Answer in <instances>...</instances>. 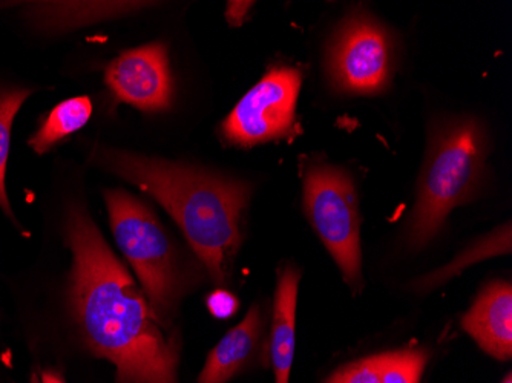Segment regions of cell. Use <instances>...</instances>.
I'll return each mask as SVG.
<instances>
[{
  "label": "cell",
  "instance_id": "obj_1",
  "mask_svg": "<svg viewBox=\"0 0 512 383\" xmlns=\"http://www.w3.org/2000/svg\"><path fill=\"white\" fill-rule=\"evenodd\" d=\"M66 238L71 302L91 350L115 365L120 383H178L174 338L80 206L69 209Z\"/></svg>",
  "mask_w": 512,
  "mask_h": 383
},
{
  "label": "cell",
  "instance_id": "obj_2",
  "mask_svg": "<svg viewBox=\"0 0 512 383\" xmlns=\"http://www.w3.org/2000/svg\"><path fill=\"white\" fill-rule=\"evenodd\" d=\"M100 166L145 190L168 210L212 281L226 284L240 250L249 184L163 158L103 149Z\"/></svg>",
  "mask_w": 512,
  "mask_h": 383
},
{
  "label": "cell",
  "instance_id": "obj_3",
  "mask_svg": "<svg viewBox=\"0 0 512 383\" xmlns=\"http://www.w3.org/2000/svg\"><path fill=\"white\" fill-rule=\"evenodd\" d=\"M486 154V132L477 118H448L434 126L411 212L414 247L430 243L451 210L476 195L485 174Z\"/></svg>",
  "mask_w": 512,
  "mask_h": 383
},
{
  "label": "cell",
  "instance_id": "obj_4",
  "mask_svg": "<svg viewBox=\"0 0 512 383\" xmlns=\"http://www.w3.org/2000/svg\"><path fill=\"white\" fill-rule=\"evenodd\" d=\"M115 243L131 262L158 321L169 327L183 293L177 253L151 207L126 194H105Z\"/></svg>",
  "mask_w": 512,
  "mask_h": 383
},
{
  "label": "cell",
  "instance_id": "obj_5",
  "mask_svg": "<svg viewBox=\"0 0 512 383\" xmlns=\"http://www.w3.org/2000/svg\"><path fill=\"white\" fill-rule=\"evenodd\" d=\"M304 210L319 239L359 292L362 287L361 215L358 190L342 167L310 163L304 174Z\"/></svg>",
  "mask_w": 512,
  "mask_h": 383
},
{
  "label": "cell",
  "instance_id": "obj_6",
  "mask_svg": "<svg viewBox=\"0 0 512 383\" xmlns=\"http://www.w3.org/2000/svg\"><path fill=\"white\" fill-rule=\"evenodd\" d=\"M394 69L391 34L367 14H353L342 22L327 51V74L333 88L347 94L384 91Z\"/></svg>",
  "mask_w": 512,
  "mask_h": 383
},
{
  "label": "cell",
  "instance_id": "obj_7",
  "mask_svg": "<svg viewBox=\"0 0 512 383\" xmlns=\"http://www.w3.org/2000/svg\"><path fill=\"white\" fill-rule=\"evenodd\" d=\"M301 83L299 69H270L224 120V138L232 145L253 148L289 135L295 126Z\"/></svg>",
  "mask_w": 512,
  "mask_h": 383
},
{
  "label": "cell",
  "instance_id": "obj_8",
  "mask_svg": "<svg viewBox=\"0 0 512 383\" xmlns=\"http://www.w3.org/2000/svg\"><path fill=\"white\" fill-rule=\"evenodd\" d=\"M106 83L120 100L142 111H163L172 102L168 51L152 43L126 51L106 69Z\"/></svg>",
  "mask_w": 512,
  "mask_h": 383
},
{
  "label": "cell",
  "instance_id": "obj_9",
  "mask_svg": "<svg viewBox=\"0 0 512 383\" xmlns=\"http://www.w3.org/2000/svg\"><path fill=\"white\" fill-rule=\"evenodd\" d=\"M463 330L483 351L499 361L512 356V289L505 281L491 282L462 319Z\"/></svg>",
  "mask_w": 512,
  "mask_h": 383
},
{
  "label": "cell",
  "instance_id": "obj_10",
  "mask_svg": "<svg viewBox=\"0 0 512 383\" xmlns=\"http://www.w3.org/2000/svg\"><path fill=\"white\" fill-rule=\"evenodd\" d=\"M299 275L295 267H284L278 275L273 302L272 367L276 383H289L295 356L296 304H298Z\"/></svg>",
  "mask_w": 512,
  "mask_h": 383
},
{
  "label": "cell",
  "instance_id": "obj_11",
  "mask_svg": "<svg viewBox=\"0 0 512 383\" xmlns=\"http://www.w3.org/2000/svg\"><path fill=\"white\" fill-rule=\"evenodd\" d=\"M263 334V316L252 305L246 318L232 328L207 356L198 383L229 382L247 364Z\"/></svg>",
  "mask_w": 512,
  "mask_h": 383
},
{
  "label": "cell",
  "instance_id": "obj_12",
  "mask_svg": "<svg viewBox=\"0 0 512 383\" xmlns=\"http://www.w3.org/2000/svg\"><path fill=\"white\" fill-rule=\"evenodd\" d=\"M146 2H50L34 4L33 16L51 30H68L89 23L115 19L145 8Z\"/></svg>",
  "mask_w": 512,
  "mask_h": 383
},
{
  "label": "cell",
  "instance_id": "obj_13",
  "mask_svg": "<svg viewBox=\"0 0 512 383\" xmlns=\"http://www.w3.org/2000/svg\"><path fill=\"white\" fill-rule=\"evenodd\" d=\"M91 114L92 103L88 97L65 100L51 111L42 128L31 137V148L37 154H45L63 138L82 129Z\"/></svg>",
  "mask_w": 512,
  "mask_h": 383
},
{
  "label": "cell",
  "instance_id": "obj_14",
  "mask_svg": "<svg viewBox=\"0 0 512 383\" xmlns=\"http://www.w3.org/2000/svg\"><path fill=\"white\" fill-rule=\"evenodd\" d=\"M511 250V227L509 224L497 229L491 235L485 236L474 244L473 247L459 255V258L454 259L451 264H448L444 269L439 272L433 273L431 276L422 279L419 282V289H434L440 282H445L447 279L456 276V273L462 272L471 266V259H486L490 256L502 255V253H509Z\"/></svg>",
  "mask_w": 512,
  "mask_h": 383
},
{
  "label": "cell",
  "instance_id": "obj_15",
  "mask_svg": "<svg viewBox=\"0 0 512 383\" xmlns=\"http://www.w3.org/2000/svg\"><path fill=\"white\" fill-rule=\"evenodd\" d=\"M33 94L31 89H10L0 92V207L8 217L13 218L7 189H5V175H7L8 155H10L11 129L14 117L20 106Z\"/></svg>",
  "mask_w": 512,
  "mask_h": 383
},
{
  "label": "cell",
  "instance_id": "obj_16",
  "mask_svg": "<svg viewBox=\"0 0 512 383\" xmlns=\"http://www.w3.org/2000/svg\"><path fill=\"white\" fill-rule=\"evenodd\" d=\"M425 348H404L384 353V383H419L427 365Z\"/></svg>",
  "mask_w": 512,
  "mask_h": 383
},
{
  "label": "cell",
  "instance_id": "obj_17",
  "mask_svg": "<svg viewBox=\"0 0 512 383\" xmlns=\"http://www.w3.org/2000/svg\"><path fill=\"white\" fill-rule=\"evenodd\" d=\"M384 353L345 365L325 383H384Z\"/></svg>",
  "mask_w": 512,
  "mask_h": 383
},
{
  "label": "cell",
  "instance_id": "obj_18",
  "mask_svg": "<svg viewBox=\"0 0 512 383\" xmlns=\"http://www.w3.org/2000/svg\"><path fill=\"white\" fill-rule=\"evenodd\" d=\"M207 308L218 319H227L238 310V299L226 290H215L207 298Z\"/></svg>",
  "mask_w": 512,
  "mask_h": 383
},
{
  "label": "cell",
  "instance_id": "obj_19",
  "mask_svg": "<svg viewBox=\"0 0 512 383\" xmlns=\"http://www.w3.org/2000/svg\"><path fill=\"white\" fill-rule=\"evenodd\" d=\"M253 2H229L227 5L226 17L230 25L240 27L241 23L246 19L247 13L252 8Z\"/></svg>",
  "mask_w": 512,
  "mask_h": 383
},
{
  "label": "cell",
  "instance_id": "obj_20",
  "mask_svg": "<svg viewBox=\"0 0 512 383\" xmlns=\"http://www.w3.org/2000/svg\"><path fill=\"white\" fill-rule=\"evenodd\" d=\"M42 383H65L62 377L57 376L53 371H46L42 376Z\"/></svg>",
  "mask_w": 512,
  "mask_h": 383
},
{
  "label": "cell",
  "instance_id": "obj_21",
  "mask_svg": "<svg viewBox=\"0 0 512 383\" xmlns=\"http://www.w3.org/2000/svg\"><path fill=\"white\" fill-rule=\"evenodd\" d=\"M31 383H40L39 377H37V374H33L31 376Z\"/></svg>",
  "mask_w": 512,
  "mask_h": 383
},
{
  "label": "cell",
  "instance_id": "obj_22",
  "mask_svg": "<svg viewBox=\"0 0 512 383\" xmlns=\"http://www.w3.org/2000/svg\"><path fill=\"white\" fill-rule=\"evenodd\" d=\"M502 383H512V377H511V374H508V376H506V379L503 380Z\"/></svg>",
  "mask_w": 512,
  "mask_h": 383
}]
</instances>
